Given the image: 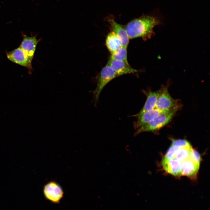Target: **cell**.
Here are the masks:
<instances>
[{"mask_svg": "<svg viewBox=\"0 0 210 210\" xmlns=\"http://www.w3.org/2000/svg\"><path fill=\"white\" fill-rule=\"evenodd\" d=\"M162 23L159 16L144 15L130 21L125 28L129 39L140 37L145 41L154 35V27Z\"/></svg>", "mask_w": 210, "mask_h": 210, "instance_id": "6da1fadb", "label": "cell"}, {"mask_svg": "<svg viewBox=\"0 0 210 210\" xmlns=\"http://www.w3.org/2000/svg\"><path fill=\"white\" fill-rule=\"evenodd\" d=\"M177 110L161 112L156 118L136 130L134 135L144 132L158 130L168 124L177 111Z\"/></svg>", "mask_w": 210, "mask_h": 210, "instance_id": "7a4b0ae2", "label": "cell"}, {"mask_svg": "<svg viewBox=\"0 0 210 210\" xmlns=\"http://www.w3.org/2000/svg\"><path fill=\"white\" fill-rule=\"evenodd\" d=\"M180 106L177 101L171 96L167 87H164L160 90L155 108L163 112L174 109L178 110Z\"/></svg>", "mask_w": 210, "mask_h": 210, "instance_id": "3957f363", "label": "cell"}, {"mask_svg": "<svg viewBox=\"0 0 210 210\" xmlns=\"http://www.w3.org/2000/svg\"><path fill=\"white\" fill-rule=\"evenodd\" d=\"M117 76L111 66L107 63L101 70L98 77L97 87L94 94L96 102L104 87L110 81Z\"/></svg>", "mask_w": 210, "mask_h": 210, "instance_id": "277c9868", "label": "cell"}, {"mask_svg": "<svg viewBox=\"0 0 210 210\" xmlns=\"http://www.w3.org/2000/svg\"><path fill=\"white\" fill-rule=\"evenodd\" d=\"M43 193L47 200L55 204L60 202L64 195V192L62 187L54 181L49 182L45 185Z\"/></svg>", "mask_w": 210, "mask_h": 210, "instance_id": "5b68a950", "label": "cell"}, {"mask_svg": "<svg viewBox=\"0 0 210 210\" xmlns=\"http://www.w3.org/2000/svg\"><path fill=\"white\" fill-rule=\"evenodd\" d=\"M7 57L10 61L27 68L29 72L32 70V62L23 50L20 47L10 52H6Z\"/></svg>", "mask_w": 210, "mask_h": 210, "instance_id": "8992f818", "label": "cell"}, {"mask_svg": "<svg viewBox=\"0 0 210 210\" xmlns=\"http://www.w3.org/2000/svg\"><path fill=\"white\" fill-rule=\"evenodd\" d=\"M22 35L23 39L19 47L32 62L39 40L36 36H28L23 34Z\"/></svg>", "mask_w": 210, "mask_h": 210, "instance_id": "52a82bcc", "label": "cell"}, {"mask_svg": "<svg viewBox=\"0 0 210 210\" xmlns=\"http://www.w3.org/2000/svg\"><path fill=\"white\" fill-rule=\"evenodd\" d=\"M106 20L110 25L112 31L121 40L122 46L127 48L130 39L125 27L116 22L112 16L107 17Z\"/></svg>", "mask_w": 210, "mask_h": 210, "instance_id": "ba28073f", "label": "cell"}, {"mask_svg": "<svg viewBox=\"0 0 210 210\" xmlns=\"http://www.w3.org/2000/svg\"><path fill=\"white\" fill-rule=\"evenodd\" d=\"M162 164L167 173L176 176L181 175L182 162L176 158L168 159L163 157Z\"/></svg>", "mask_w": 210, "mask_h": 210, "instance_id": "9c48e42d", "label": "cell"}, {"mask_svg": "<svg viewBox=\"0 0 210 210\" xmlns=\"http://www.w3.org/2000/svg\"><path fill=\"white\" fill-rule=\"evenodd\" d=\"M107 63L115 72L117 77L126 74L136 73L139 71L132 68L129 64L122 61L109 59Z\"/></svg>", "mask_w": 210, "mask_h": 210, "instance_id": "30bf717a", "label": "cell"}, {"mask_svg": "<svg viewBox=\"0 0 210 210\" xmlns=\"http://www.w3.org/2000/svg\"><path fill=\"white\" fill-rule=\"evenodd\" d=\"M189 157L182 162L181 175L187 176L192 179L196 177L200 165Z\"/></svg>", "mask_w": 210, "mask_h": 210, "instance_id": "8fae6325", "label": "cell"}, {"mask_svg": "<svg viewBox=\"0 0 210 210\" xmlns=\"http://www.w3.org/2000/svg\"><path fill=\"white\" fill-rule=\"evenodd\" d=\"M160 90H159L154 92L149 91L145 93L147 96L145 104L140 111L133 116L138 118L146 112L155 108L157 100Z\"/></svg>", "mask_w": 210, "mask_h": 210, "instance_id": "7c38bea8", "label": "cell"}, {"mask_svg": "<svg viewBox=\"0 0 210 210\" xmlns=\"http://www.w3.org/2000/svg\"><path fill=\"white\" fill-rule=\"evenodd\" d=\"M161 112L156 108L146 112L134 123V128L137 130L142 125L149 123L158 116Z\"/></svg>", "mask_w": 210, "mask_h": 210, "instance_id": "4fadbf2b", "label": "cell"}, {"mask_svg": "<svg viewBox=\"0 0 210 210\" xmlns=\"http://www.w3.org/2000/svg\"><path fill=\"white\" fill-rule=\"evenodd\" d=\"M106 45L108 49L112 54L122 46L120 39L113 32L107 35L106 40Z\"/></svg>", "mask_w": 210, "mask_h": 210, "instance_id": "5bb4252c", "label": "cell"}, {"mask_svg": "<svg viewBox=\"0 0 210 210\" xmlns=\"http://www.w3.org/2000/svg\"><path fill=\"white\" fill-rule=\"evenodd\" d=\"M111 55L109 59L122 61L129 64L127 60V48L121 46Z\"/></svg>", "mask_w": 210, "mask_h": 210, "instance_id": "9a60e30c", "label": "cell"}, {"mask_svg": "<svg viewBox=\"0 0 210 210\" xmlns=\"http://www.w3.org/2000/svg\"><path fill=\"white\" fill-rule=\"evenodd\" d=\"M192 149V147L180 148L174 158L182 162L189 157Z\"/></svg>", "mask_w": 210, "mask_h": 210, "instance_id": "2e32d148", "label": "cell"}, {"mask_svg": "<svg viewBox=\"0 0 210 210\" xmlns=\"http://www.w3.org/2000/svg\"><path fill=\"white\" fill-rule=\"evenodd\" d=\"M180 148L171 145L164 158L171 159L174 158Z\"/></svg>", "mask_w": 210, "mask_h": 210, "instance_id": "e0dca14e", "label": "cell"}, {"mask_svg": "<svg viewBox=\"0 0 210 210\" xmlns=\"http://www.w3.org/2000/svg\"><path fill=\"white\" fill-rule=\"evenodd\" d=\"M171 145L180 148L192 147L189 143L187 140L183 139H175L172 140Z\"/></svg>", "mask_w": 210, "mask_h": 210, "instance_id": "ac0fdd59", "label": "cell"}, {"mask_svg": "<svg viewBox=\"0 0 210 210\" xmlns=\"http://www.w3.org/2000/svg\"><path fill=\"white\" fill-rule=\"evenodd\" d=\"M190 157L194 161L200 163L201 159L200 156L198 153L195 150L192 149L191 151Z\"/></svg>", "mask_w": 210, "mask_h": 210, "instance_id": "d6986e66", "label": "cell"}]
</instances>
